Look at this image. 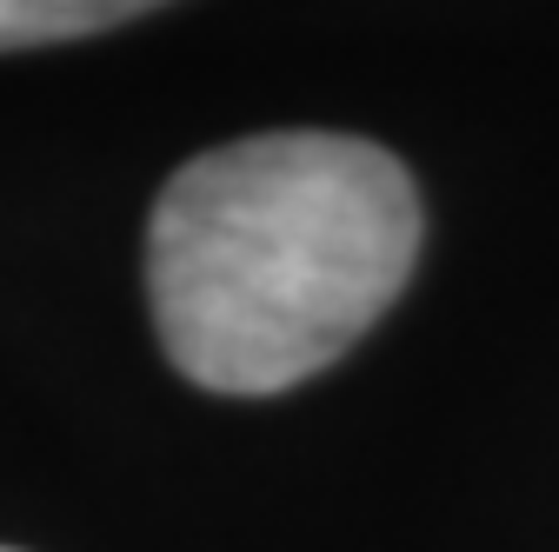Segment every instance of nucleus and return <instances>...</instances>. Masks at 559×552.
I'll return each instance as SVG.
<instances>
[{"label":"nucleus","instance_id":"obj_2","mask_svg":"<svg viewBox=\"0 0 559 552\" xmlns=\"http://www.w3.org/2000/svg\"><path fill=\"white\" fill-rule=\"evenodd\" d=\"M167 0H0V53L14 47H53V40H87L107 27H127Z\"/></svg>","mask_w":559,"mask_h":552},{"label":"nucleus","instance_id":"obj_1","mask_svg":"<svg viewBox=\"0 0 559 552\" xmlns=\"http://www.w3.org/2000/svg\"><path fill=\"white\" fill-rule=\"evenodd\" d=\"M419 193L360 133H253L187 160L147 220L167 360L206 393H287L406 293Z\"/></svg>","mask_w":559,"mask_h":552},{"label":"nucleus","instance_id":"obj_3","mask_svg":"<svg viewBox=\"0 0 559 552\" xmlns=\"http://www.w3.org/2000/svg\"><path fill=\"white\" fill-rule=\"evenodd\" d=\"M0 552H8V545H0Z\"/></svg>","mask_w":559,"mask_h":552}]
</instances>
